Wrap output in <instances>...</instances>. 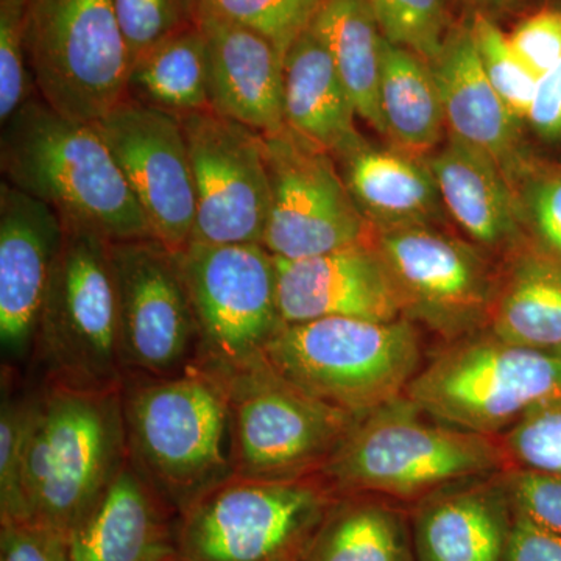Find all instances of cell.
I'll return each instance as SVG.
<instances>
[{
	"instance_id": "obj_1",
	"label": "cell",
	"mask_w": 561,
	"mask_h": 561,
	"mask_svg": "<svg viewBox=\"0 0 561 561\" xmlns=\"http://www.w3.org/2000/svg\"><path fill=\"white\" fill-rule=\"evenodd\" d=\"M0 168L3 181L50 206L65 227L110 242L154 239L94 124L61 116L38 94L2 125Z\"/></svg>"
},
{
	"instance_id": "obj_2",
	"label": "cell",
	"mask_w": 561,
	"mask_h": 561,
	"mask_svg": "<svg viewBox=\"0 0 561 561\" xmlns=\"http://www.w3.org/2000/svg\"><path fill=\"white\" fill-rule=\"evenodd\" d=\"M122 402L128 457L179 515L234 478L230 393L219 375L127 373Z\"/></svg>"
},
{
	"instance_id": "obj_3",
	"label": "cell",
	"mask_w": 561,
	"mask_h": 561,
	"mask_svg": "<svg viewBox=\"0 0 561 561\" xmlns=\"http://www.w3.org/2000/svg\"><path fill=\"white\" fill-rule=\"evenodd\" d=\"M505 468L500 438L432 419L402 394L359 416L320 476L335 494H375L409 507Z\"/></svg>"
},
{
	"instance_id": "obj_4",
	"label": "cell",
	"mask_w": 561,
	"mask_h": 561,
	"mask_svg": "<svg viewBox=\"0 0 561 561\" xmlns=\"http://www.w3.org/2000/svg\"><path fill=\"white\" fill-rule=\"evenodd\" d=\"M128 460L122 387L33 391L25 449L28 522L70 534Z\"/></svg>"
},
{
	"instance_id": "obj_5",
	"label": "cell",
	"mask_w": 561,
	"mask_h": 561,
	"mask_svg": "<svg viewBox=\"0 0 561 561\" xmlns=\"http://www.w3.org/2000/svg\"><path fill=\"white\" fill-rule=\"evenodd\" d=\"M264 359L309 397L360 416L402 397L426 356L412 321L330 317L284 324Z\"/></svg>"
},
{
	"instance_id": "obj_6",
	"label": "cell",
	"mask_w": 561,
	"mask_h": 561,
	"mask_svg": "<svg viewBox=\"0 0 561 561\" xmlns=\"http://www.w3.org/2000/svg\"><path fill=\"white\" fill-rule=\"evenodd\" d=\"M33 357L43 368L44 381L57 386L103 391L124 383L127 370L111 242L98 232L65 227Z\"/></svg>"
},
{
	"instance_id": "obj_7",
	"label": "cell",
	"mask_w": 561,
	"mask_h": 561,
	"mask_svg": "<svg viewBox=\"0 0 561 561\" xmlns=\"http://www.w3.org/2000/svg\"><path fill=\"white\" fill-rule=\"evenodd\" d=\"M561 394V350L513 345L485 330L440 343L404 397L432 419L500 438L535 405Z\"/></svg>"
},
{
	"instance_id": "obj_8",
	"label": "cell",
	"mask_w": 561,
	"mask_h": 561,
	"mask_svg": "<svg viewBox=\"0 0 561 561\" xmlns=\"http://www.w3.org/2000/svg\"><path fill=\"white\" fill-rule=\"evenodd\" d=\"M24 43L36 94L94 124L128 99L131 58L113 0H25Z\"/></svg>"
},
{
	"instance_id": "obj_9",
	"label": "cell",
	"mask_w": 561,
	"mask_h": 561,
	"mask_svg": "<svg viewBox=\"0 0 561 561\" xmlns=\"http://www.w3.org/2000/svg\"><path fill=\"white\" fill-rule=\"evenodd\" d=\"M337 494L320 474L295 481L232 478L181 513L186 561H289L302 553Z\"/></svg>"
},
{
	"instance_id": "obj_10",
	"label": "cell",
	"mask_w": 561,
	"mask_h": 561,
	"mask_svg": "<svg viewBox=\"0 0 561 561\" xmlns=\"http://www.w3.org/2000/svg\"><path fill=\"white\" fill-rule=\"evenodd\" d=\"M176 257L197 323L198 367L230 376L264 360L284 327L271 251L191 241Z\"/></svg>"
},
{
	"instance_id": "obj_11",
	"label": "cell",
	"mask_w": 561,
	"mask_h": 561,
	"mask_svg": "<svg viewBox=\"0 0 561 561\" xmlns=\"http://www.w3.org/2000/svg\"><path fill=\"white\" fill-rule=\"evenodd\" d=\"M220 378L230 393L234 478L295 481L320 474L359 419L284 381L265 359Z\"/></svg>"
},
{
	"instance_id": "obj_12",
	"label": "cell",
	"mask_w": 561,
	"mask_h": 561,
	"mask_svg": "<svg viewBox=\"0 0 561 561\" xmlns=\"http://www.w3.org/2000/svg\"><path fill=\"white\" fill-rule=\"evenodd\" d=\"M401 301L402 319L457 341L489 327L500 265L490 253L440 227H413L376 234Z\"/></svg>"
},
{
	"instance_id": "obj_13",
	"label": "cell",
	"mask_w": 561,
	"mask_h": 561,
	"mask_svg": "<svg viewBox=\"0 0 561 561\" xmlns=\"http://www.w3.org/2000/svg\"><path fill=\"white\" fill-rule=\"evenodd\" d=\"M264 147L272 201L262 245L273 256L297 261L376 242L330 153L287 128L264 136Z\"/></svg>"
},
{
	"instance_id": "obj_14",
	"label": "cell",
	"mask_w": 561,
	"mask_h": 561,
	"mask_svg": "<svg viewBox=\"0 0 561 561\" xmlns=\"http://www.w3.org/2000/svg\"><path fill=\"white\" fill-rule=\"evenodd\" d=\"M125 370L180 375L198 367V330L176 253L157 239L111 242Z\"/></svg>"
},
{
	"instance_id": "obj_15",
	"label": "cell",
	"mask_w": 561,
	"mask_h": 561,
	"mask_svg": "<svg viewBox=\"0 0 561 561\" xmlns=\"http://www.w3.org/2000/svg\"><path fill=\"white\" fill-rule=\"evenodd\" d=\"M179 119L197 197L192 241L262 245L272 201L264 136L213 110Z\"/></svg>"
},
{
	"instance_id": "obj_16",
	"label": "cell",
	"mask_w": 561,
	"mask_h": 561,
	"mask_svg": "<svg viewBox=\"0 0 561 561\" xmlns=\"http://www.w3.org/2000/svg\"><path fill=\"white\" fill-rule=\"evenodd\" d=\"M149 220L173 253L186 249L197 217L194 173L179 117L127 99L94 122Z\"/></svg>"
},
{
	"instance_id": "obj_17",
	"label": "cell",
	"mask_w": 561,
	"mask_h": 561,
	"mask_svg": "<svg viewBox=\"0 0 561 561\" xmlns=\"http://www.w3.org/2000/svg\"><path fill=\"white\" fill-rule=\"evenodd\" d=\"M62 221L46 203L0 184V343L10 359L33 356L41 309L60 253Z\"/></svg>"
},
{
	"instance_id": "obj_18",
	"label": "cell",
	"mask_w": 561,
	"mask_h": 561,
	"mask_svg": "<svg viewBox=\"0 0 561 561\" xmlns=\"http://www.w3.org/2000/svg\"><path fill=\"white\" fill-rule=\"evenodd\" d=\"M275 262L284 324L330 317L402 319L397 287L376 242L305 260L275 257Z\"/></svg>"
},
{
	"instance_id": "obj_19",
	"label": "cell",
	"mask_w": 561,
	"mask_h": 561,
	"mask_svg": "<svg viewBox=\"0 0 561 561\" xmlns=\"http://www.w3.org/2000/svg\"><path fill=\"white\" fill-rule=\"evenodd\" d=\"M502 471L409 505L415 561L507 560L515 508Z\"/></svg>"
},
{
	"instance_id": "obj_20",
	"label": "cell",
	"mask_w": 561,
	"mask_h": 561,
	"mask_svg": "<svg viewBox=\"0 0 561 561\" xmlns=\"http://www.w3.org/2000/svg\"><path fill=\"white\" fill-rule=\"evenodd\" d=\"M180 515L133 465L69 534L72 561H171L179 557Z\"/></svg>"
},
{
	"instance_id": "obj_21",
	"label": "cell",
	"mask_w": 561,
	"mask_h": 561,
	"mask_svg": "<svg viewBox=\"0 0 561 561\" xmlns=\"http://www.w3.org/2000/svg\"><path fill=\"white\" fill-rule=\"evenodd\" d=\"M431 68L448 135L489 154L512 181L523 180L530 169L522 150V122L486 79L470 24L451 28Z\"/></svg>"
},
{
	"instance_id": "obj_22",
	"label": "cell",
	"mask_w": 561,
	"mask_h": 561,
	"mask_svg": "<svg viewBox=\"0 0 561 561\" xmlns=\"http://www.w3.org/2000/svg\"><path fill=\"white\" fill-rule=\"evenodd\" d=\"M209 57L210 108L261 135L286 130L284 58L260 33L198 18Z\"/></svg>"
},
{
	"instance_id": "obj_23",
	"label": "cell",
	"mask_w": 561,
	"mask_h": 561,
	"mask_svg": "<svg viewBox=\"0 0 561 561\" xmlns=\"http://www.w3.org/2000/svg\"><path fill=\"white\" fill-rule=\"evenodd\" d=\"M427 162L446 214L472 243L505 256L526 239L519 194L489 154L449 136Z\"/></svg>"
},
{
	"instance_id": "obj_24",
	"label": "cell",
	"mask_w": 561,
	"mask_h": 561,
	"mask_svg": "<svg viewBox=\"0 0 561 561\" xmlns=\"http://www.w3.org/2000/svg\"><path fill=\"white\" fill-rule=\"evenodd\" d=\"M339 160L346 190L376 234L438 227L445 220V206L427 158L365 142Z\"/></svg>"
},
{
	"instance_id": "obj_25",
	"label": "cell",
	"mask_w": 561,
	"mask_h": 561,
	"mask_svg": "<svg viewBox=\"0 0 561 561\" xmlns=\"http://www.w3.org/2000/svg\"><path fill=\"white\" fill-rule=\"evenodd\" d=\"M357 111L330 51L309 28L284 58V119L298 138L342 158L367 140Z\"/></svg>"
},
{
	"instance_id": "obj_26",
	"label": "cell",
	"mask_w": 561,
	"mask_h": 561,
	"mask_svg": "<svg viewBox=\"0 0 561 561\" xmlns=\"http://www.w3.org/2000/svg\"><path fill=\"white\" fill-rule=\"evenodd\" d=\"M489 330L502 341L561 350V260L530 238L505 254Z\"/></svg>"
},
{
	"instance_id": "obj_27",
	"label": "cell",
	"mask_w": 561,
	"mask_h": 561,
	"mask_svg": "<svg viewBox=\"0 0 561 561\" xmlns=\"http://www.w3.org/2000/svg\"><path fill=\"white\" fill-rule=\"evenodd\" d=\"M301 561H415L408 505L337 494Z\"/></svg>"
},
{
	"instance_id": "obj_28",
	"label": "cell",
	"mask_w": 561,
	"mask_h": 561,
	"mask_svg": "<svg viewBox=\"0 0 561 561\" xmlns=\"http://www.w3.org/2000/svg\"><path fill=\"white\" fill-rule=\"evenodd\" d=\"M311 31L330 51L357 116L386 136L379 106L382 35L370 0H324Z\"/></svg>"
},
{
	"instance_id": "obj_29",
	"label": "cell",
	"mask_w": 561,
	"mask_h": 561,
	"mask_svg": "<svg viewBox=\"0 0 561 561\" xmlns=\"http://www.w3.org/2000/svg\"><path fill=\"white\" fill-rule=\"evenodd\" d=\"M379 106L397 149L423 157L440 144L445 114L430 62L383 38Z\"/></svg>"
},
{
	"instance_id": "obj_30",
	"label": "cell",
	"mask_w": 561,
	"mask_h": 561,
	"mask_svg": "<svg viewBox=\"0 0 561 561\" xmlns=\"http://www.w3.org/2000/svg\"><path fill=\"white\" fill-rule=\"evenodd\" d=\"M128 99L176 117L213 110L208 44L201 22L173 33L133 61Z\"/></svg>"
},
{
	"instance_id": "obj_31",
	"label": "cell",
	"mask_w": 561,
	"mask_h": 561,
	"mask_svg": "<svg viewBox=\"0 0 561 561\" xmlns=\"http://www.w3.org/2000/svg\"><path fill=\"white\" fill-rule=\"evenodd\" d=\"M33 393L13 390L10 365H3L0 401V524L27 523L25 449L31 430Z\"/></svg>"
},
{
	"instance_id": "obj_32",
	"label": "cell",
	"mask_w": 561,
	"mask_h": 561,
	"mask_svg": "<svg viewBox=\"0 0 561 561\" xmlns=\"http://www.w3.org/2000/svg\"><path fill=\"white\" fill-rule=\"evenodd\" d=\"M324 0H198V18L232 22L271 41L280 57L311 28Z\"/></svg>"
},
{
	"instance_id": "obj_33",
	"label": "cell",
	"mask_w": 561,
	"mask_h": 561,
	"mask_svg": "<svg viewBox=\"0 0 561 561\" xmlns=\"http://www.w3.org/2000/svg\"><path fill=\"white\" fill-rule=\"evenodd\" d=\"M470 28L486 79L513 116L523 124L540 77L513 50L508 35L501 31L489 13L476 11Z\"/></svg>"
},
{
	"instance_id": "obj_34",
	"label": "cell",
	"mask_w": 561,
	"mask_h": 561,
	"mask_svg": "<svg viewBox=\"0 0 561 561\" xmlns=\"http://www.w3.org/2000/svg\"><path fill=\"white\" fill-rule=\"evenodd\" d=\"M382 38L431 62L451 32L445 0H370Z\"/></svg>"
},
{
	"instance_id": "obj_35",
	"label": "cell",
	"mask_w": 561,
	"mask_h": 561,
	"mask_svg": "<svg viewBox=\"0 0 561 561\" xmlns=\"http://www.w3.org/2000/svg\"><path fill=\"white\" fill-rule=\"evenodd\" d=\"M500 440L508 467L561 476V394L531 408Z\"/></svg>"
},
{
	"instance_id": "obj_36",
	"label": "cell",
	"mask_w": 561,
	"mask_h": 561,
	"mask_svg": "<svg viewBox=\"0 0 561 561\" xmlns=\"http://www.w3.org/2000/svg\"><path fill=\"white\" fill-rule=\"evenodd\" d=\"M131 65L173 33L198 24V0H113Z\"/></svg>"
},
{
	"instance_id": "obj_37",
	"label": "cell",
	"mask_w": 561,
	"mask_h": 561,
	"mask_svg": "<svg viewBox=\"0 0 561 561\" xmlns=\"http://www.w3.org/2000/svg\"><path fill=\"white\" fill-rule=\"evenodd\" d=\"M25 0H0V122L36 95L24 43Z\"/></svg>"
},
{
	"instance_id": "obj_38",
	"label": "cell",
	"mask_w": 561,
	"mask_h": 561,
	"mask_svg": "<svg viewBox=\"0 0 561 561\" xmlns=\"http://www.w3.org/2000/svg\"><path fill=\"white\" fill-rule=\"evenodd\" d=\"M519 202L531 241L561 260V168L529 171L523 179Z\"/></svg>"
},
{
	"instance_id": "obj_39",
	"label": "cell",
	"mask_w": 561,
	"mask_h": 561,
	"mask_svg": "<svg viewBox=\"0 0 561 561\" xmlns=\"http://www.w3.org/2000/svg\"><path fill=\"white\" fill-rule=\"evenodd\" d=\"M515 512L561 535V476L508 467L502 471Z\"/></svg>"
},
{
	"instance_id": "obj_40",
	"label": "cell",
	"mask_w": 561,
	"mask_h": 561,
	"mask_svg": "<svg viewBox=\"0 0 561 561\" xmlns=\"http://www.w3.org/2000/svg\"><path fill=\"white\" fill-rule=\"evenodd\" d=\"M0 561H72L69 535L39 523L0 524Z\"/></svg>"
},
{
	"instance_id": "obj_41",
	"label": "cell",
	"mask_w": 561,
	"mask_h": 561,
	"mask_svg": "<svg viewBox=\"0 0 561 561\" xmlns=\"http://www.w3.org/2000/svg\"><path fill=\"white\" fill-rule=\"evenodd\" d=\"M513 50L538 77L561 61V11L541 10L508 35Z\"/></svg>"
},
{
	"instance_id": "obj_42",
	"label": "cell",
	"mask_w": 561,
	"mask_h": 561,
	"mask_svg": "<svg viewBox=\"0 0 561 561\" xmlns=\"http://www.w3.org/2000/svg\"><path fill=\"white\" fill-rule=\"evenodd\" d=\"M526 124L548 142L561 140V61L538 79Z\"/></svg>"
},
{
	"instance_id": "obj_43",
	"label": "cell",
	"mask_w": 561,
	"mask_h": 561,
	"mask_svg": "<svg viewBox=\"0 0 561 561\" xmlns=\"http://www.w3.org/2000/svg\"><path fill=\"white\" fill-rule=\"evenodd\" d=\"M505 561H561V535L515 512Z\"/></svg>"
},
{
	"instance_id": "obj_44",
	"label": "cell",
	"mask_w": 561,
	"mask_h": 561,
	"mask_svg": "<svg viewBox=\"0 0 561 561\" xmlns=\"http://www.w3.org/2000/svg\"><path fill=\"white\" fill-rule=\"evenodd\" d=\"M460 2L471 3V5L479 7L478 11H483L486 13V10H504L507 7H511L515 0H460Z\"/></svg>"
},
{
	"instance_id": "obj_45",
	"label": "cell",
	"mask_w": 561,
	"mask_h": 561,
	"mask_svg": "<svg viewBox=\"0 0 561 561\" xmlns=\"http://www.w3.org/2000/svg\"><path fill=\"white\" fill-rule=\"evenodd\" d=\"M171 561H186V560L181 559V557L179 556V557H175V559H173Z\"/></svg>"
},
{
	"instance_id": "obj_46",
	"label": "cell",
	"mask_w": 561,
	"mask_h": 561,
	"mask_svg": "<svg viewBox=\"0 0 561 561\" xmlns=\"http://www.w3.org/2000/svg\"><path fill=\"white\" fill-rule=\"evenodd\" d=\"M289 561H301V560H289Z\"/></svg>"
}]
</instances>
